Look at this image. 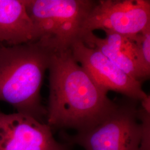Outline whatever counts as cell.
Returning <instances> with one entry per match:
<instances>
[{
  "mask_svg": "<svg viewBox=\"0 0 150 150\" xmlns=\"http://www.w3.org/2000/svg\"><path fill=\"white\" fill-rule=\"evenodd\" d=\"M49 98L46 123L54 129L77 132L96 126L115 110L117 102L97 85L71 50L52 52L48 66Z\"/></svg>",
  "mask_w": 150,
  "mask_h": 150,
  "instance_id": "obj_1",
  "label": "cell"
},
{
  "mask_svg": "<svg viewBox=\"0 0 150 150\" xmlns=\"http://www.w3.org/2000/svg\"><path fill=\"white\" fill-rule=\"evenodd\" d=\"M52 51L37 42L0 45V101L45 122L41 89Z\"/></svg>",
  "mask_w": 150,
  "mask_h": 150,
  "instance_id": "obj_2",
  "label": "cell"
},
{
  "mask_svg": "<svg viewBox=\"0 0 150 150\" xmlns=\"http://www.w3.org/2000/svg\"><path fill=\"white\" fill-rule=\"evenodd\" d=\"M139 102L126 97L95 127L74 134L62 131L60 136L64 143L79 145L85 150H140L150 113L139 111Z\"/></svg>",
  "mask_w": 150,
  "mask_h": 150,
  "instance_id": "obj_3",
  "label": "cell"
},
{
  "mask_svg": "<svg viewBox=\"0 0 150 150\" xmlns=\"http://www.w3.org/2000/svg\"><path fill=\"white\" fill-rule=\"evenodd\" d=\"M93 0H26L36 30L37 42L52 52L69 50L80 39L83 22Z\"/></svg>",
  "mask_w": 150,
  "mask_h": 150,
  "instance_id": "obj_4",
  "label": "cell"
},
{
  "mask_svg": "<svg viewBox=\"0 0 150 150\" xmlns=\"http://www.w3.org/2000/svg\"><path fill=\"white\" fill-rule=\"evenodd\" d=\"M149 26V0H100L86 17L80 37L97 30L129 36Z\"/></svg>",
  "mask_w": 150,
  "mask_h": 150,
  "instance_id": "obj_5",
  "label": "cell"
},
{
  "mask_svg": "<svg viewBox=\"0 0 150 150\" xmlns=\"http://www.w3.org/2000/svg\"><path fill=\"white\" fill-rule=\"evenodd\" d=\"M70 50L76 61L106 92L114 91L139 102L150 97L143 90L141 83L126 74L96 48L88 47L77 39Z\"/></svg>",
  "mask_w": 150,
  "mask_h": 150,
  "instance_id": "obj_6",
  "label": "cell"
},
{
  "mask_svg": "<svg viewBox=\"0 0 150 150\" xmlns=\"http://www.w3.org/2000/svg\"><path fill=\"white\" fill-rule=\"evenodd\" d=\"M54 139L46 122L16 112H0V150H70Z\"/></svg>",
  "mask_w": 150,
  "mask_h": 150,
  "instance_id": "obj_7",
  "label": "cell"
},
{
  "mask_svg": "<svg viewBox=\"0 0 150 150\" xmlns=\"http://www.w3.org/2000/svg\"><path fill=\"white\" fill-rule=\"evenodd\" d=\"M106 37L97 36L93 32L82 34L80 39L86 46L96 48L126 74L142 83L150 77L142 64L131 36L104 31Z\"/></svg>",
  "mask_w": 150,
  "mask_h": 150,
  "instance_id": "obj_8",
  "label": "cell"
},
{
  "mask_svg": "<svg viewBox=\"0 0 150 150\" xmlns=\"http://www.w3.org/2000/svg\"><path fill=\"white\" fill-rule=\"evenodd\" d=\"M36 41L26 0H0V45L15 46Z\"/></svg>",
  "mask_w": 150,
  "mask_h": 150,
  "instance_id": "obj_9",
  "label": "cell"
},
{
  "mask_svg": "<svg viewBox=\"0 0 150 150\" xmlns=\"http://www.w3.org/2000/svg\"><path fill=\"white\" fill-rule=\"evenodd\" d=\"M131 36L142 64L146 72L150 75V26Z\"/></svg>",
  "mask_w": 150,
  "mask_h": 150,
  "instance_id": "obj_10",
  "label": "cell"
},
{
  "mask_svg": "<svg viewBox=\"0 0 150 150\" xmlns=\"http://www.w3.org/2000/svg\"></svg>",
  "mask_w": 150,
  "mask_h": 150,
  "instance_id": "obj_11",
  "label": "cell"
}]
</instances>
